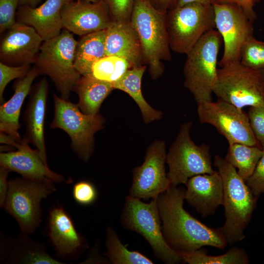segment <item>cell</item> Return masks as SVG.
I'll use <instances>...</instances> for the list:
<instances>
[{"mask_svg": "<svg viewBox=\"0 0 264 264\" xmlns=\"http://www.w3.org/2000/svg\"><path fill=\"white\" fill-rule=\"evenodd\" d=\"M185 189L171 186L156 199L164 237L176 252L209 246L223 249L227 243L220 227L214 228L193 217L183 207Z\"/></svg>", "mask_w": 264, "mask_h": 264, "instance_id": "1", "label": "cell"}, {"mask_svg": "<svg viewBox=\"0 0 264 264\" xmlns=\"http://www.w3.org/2000/svg\"><path fill=\"white\" fill-rule=\"evenodd\" d=\"M214 165L223 186L225 221L220 228L227 244L233 245L244 238V231L251 220L258 197L224 158L216 155Z\"/></svg>", "mask_w": 264, "mask_h": 264, "instance_id": "2", "label": "cell"}, {"mask_svg": "<svg viewBox=\"0 0 264 264\" xmlns=\"http://www.w3.org/2000/svg\"><path fill=\"white\" fill-rule=\"evenodd\" d=\"M166 16L167 11L148 0H134L130 22L139 39L144 62L154 79L164 71L162 61L172 59Z\"/></svg>", "mask_w": 264, "mask_h": 264, "instance_id": "3", "label": "cell"}, {"mask_svg": "<svg viewBox=\"0 0 264 264\" xmlns=\"http://www.w3.org/2000/svg\"><path fill=\"white\" fill-rule=\"evenodd\" d=\"M221 41L217 30H210L186 54L183 67L184 85L192 93L197 104L212 101Z\"/></svg>", "mask_w": 264, "mask_h": 264, "instance_id": "4", "label": "cell"}, {"mask_svg": "<svg viewBox=\"0 0 264 264\" xmlns=\"http://www.w3.org/2000/svg\"><path fill=\"white\" fill-rule=\"evenodd\" d=\"M77 43L71 32L65 29L43 42L34 63L40 74L48 76L61 97L66 100L81 76L74 64Z\"/></svg>", "mask_w": 264, "mask_h": 264, "instance_id": "5", "label": "cell"}, {"mask_svg": "<svg viewBox=\"0 0 264 264\" xmlns=\"http://www.w3.org/2000/svg\"><path fill=\"white\" fill-rule=\"evenodd\" d=\"M121 223L124 228L142 236L152 248L154 256L164 263L175 264L182 262L178 253L165 239L156 199L145 203L130 195L127 196Z\"/></svg>", "mask_w": 264, "mask_h": 264, "instance_id": "6", "label": "cell"}, {"mask_svg": "<svg viewBox=\"0 0 264 264\" xmlns=\"http://www.w3.org/2000/svg\"><path fill=\"white\" fill-rule=\"evenodd\" d=\"M171 50L186 55L206 32L216 28L213 5L190 3L167 12Z\"/></svg>", "mask_w": 264, "mask_h": 264, "instance_id": "7", "label": "cell"}, {"mask_svg": "<svg viewBox=\"0 0 264 264\" xmlns=\"http://www.w3.org/2000/svg\"><path fill=\"white\" fill-rule=\"evenodd\" d=\"M54 182L16 177L8 180L3 208L14 218L22 231L35 232L42 221L41 202L56 191Z\"/></svg>", "mask_w": 264, "mask_h": 264, "instance_id": "8", "label": "cell"}, {"mask_svg": "<svg viewBox=\"0 0 264 264\" xmlns=\"http://www.w3.org/2000/svg\"><path fill=\"white\" fill-rule=\"evenodd\" d=\"M192 126L191 121L181 125L166 155V162L169 166L167 176L171 186L186 185L194 176L212 174L216 171L213 169L209 146L205 143L197 145L191 138Z\"/></svg>", "mask_w": 264, "mask_h": 264, "instance_id": "9", "label": "cell"}, {"mask_svg": "<svg viewBox=\"0 0 264 264\" xmlns=\"http://www.w3.org/2000/svg\"><path fill=\"white\" fill-rule=\"evenodd\" d=\"M213 93L240 110L264 105V82L259 70L240 62L218 68Z\"/></svg>", "mask_w": 264, "mask_h": 264, "instance_id": "10", "label": "cell"}, {"mask_svg": "<svg viewBox=\"0 0 264 264\" xmlns=\"http://www.w3.org/2000/svg\"><path fill=\"white\" fill-rule=\"evenodd\" d=\"M54 113L51 129H60L71 139V147L83 161L89 158L93 149L94 135L102 129L104 119L99 113L95 115L83 113L77 104L54 94Z\"/></svg>", "mask_w": 264, "mask_h": 264, "instance_id": "11", "label": "cell"}, {"mask_svg": "<svg viewBox=\"0 0 264 264\" xmlns=\"http://www.w3.org/2000/svg\"><path fill=\"white\" fill-rule=\"evenodd\" d=\"M197 113L200 123L214 126L229 145L242 143L261 147L243 110L218 99L198 104Z\"/></svg>", "mask_w": 264, "mask_h": 264, "instance_id": "12", "label": "cell"}, {"mask_svg": "<svg viewBox=\"0 0 264 264\" xmlns=\"http://www.w3.org/2000/svg\"><path fill=\"white\" fill-rule=\"evenodd\" d=\"M213 7L216 28L224 44L223 53L219 65L221 67L239 63L243 44L253 36V22L236 4L216 3Z\"/></svg>", "mask_w": 264, "mask_h": 264, "instance_id": "13", "label": "cell"}, {"mask_svg": "<svg viewBox=\"0 0 264 264\" xmlns=\"http://www.w3.org/2000/svg\"><path fill=\"white\" fill-rule=\"evenodd\" d=\"M166 155L163 141L156 140L148 148L144 162L133 170L130 196L154 199L171 186L165 168Z\"/></svg>", "mask_w": 264, "mask_h": 264, "instance_id": "14", "label": "cell"}, {"mask_svg": "<svg viewBox=\"0 0 264 264\" xmlns=\"http://www.w3.org/2000/svg\"><path fill=\"white\" fill-rule=\"evenodd\" d=\"M61 14L63 28L81 36L106 29L112 22L103 0H72L63 7Z\"/></svg>", "mask_w": 264, "mask_h": 264, "instance_id": "15", "label": "cell"}, {"mask_svg": "<svg viewBox=\"0 0 264 264\" xmlns=\"http://www.w3.org/2000/svg\"><path fill=\"white\" fill-rule=\"evenodd\" d=\"M47 235L58 257L76 260L88 248L85 238L78 232L70 215L61 205L49 211Z\"/></svg>", "mask_w": 264, "mask_h": 264, "instance_id": "16", "label": "cell"}, {"mask_svg": "<svg viewBox=\"0 0 264 264\" xmlns=\"http://www.w3.org/2000/svg\"><path fill=\"white\" fill-rule=\"evenodd\" d=\"M43 42L34 28L16 22L1 42L0 62L11 66L34 64Z\"/></svg>", "mask_w": 264, "mask_h": 264, "instance_id": "17", "label": "cell"}, {"mask_svg": "<svg viewBox=\"0 0 264 264\" xmlns=\"http://www.w3.org/2000/svg\"><path fill=\"white\" fill-rule=\"evenodd\" d=\"M28 141L23 137L15 146V152H1L0 165L22 177L35 180H51L54 182H66L63 176L50 170L44 161L40 152L32 149Z\"/></svg>", "mask_w": 264, "mask_h": 264, "instance_id": "18", "label": "cell"}, {"mask_svg": "<svg viewBox=\"0 0 264 264\" xmlns=\"http://www.w3.org/2000/svg\"><path fill=\"white\" fill-rule=\"evenodd\" d=\"M185 199L204 218L214 214L223 203L222 178L216 171L190 178L186 184Z\"/></svg>", "mask_w": 264, "mask_h": 264, "instance_id": "19", "label": "cell"}, {"mask_svg": "<svg viewBox=\"0 0 264 264\" xmlns=\"http://www.w3.org/2000/svg\"><path fill=\"white\" fill-rule=\"evenodd\" d=\"M74 0H45L41 5L32 7L20 5L17 16L19 22L30 25L44 41L58 36L63 28L61 12L63 7Z\"/></svg>", "mask_w": 264, "mask_h": 264, "instance_id": "20", "label": "cell"}, {"mask_svg": "<svg viewBox=\"0 0 264 264\" xmlns=\"http://www.w3.org/2000/svg\"><path fill=\"white\" fill-rule=\"evenodd\" d=\"M105 49L106 56L124 58L133 67L144 65L140 42L130 22L112 21L106 29Z\"/></svg>", "mask_w": 264, "mask_h": 264, "instance_id": "21", "label": "cell"}, {"mask_svg": "<svg viewBox=\"0 0 264 264\" xmlns=\"http://www.w3.org/2000/svg\"><path fill=\"white\" fill-rule=\"evenodd\" d=\"M47 93L48 83L44 78L32 90L24 115L26 131L24 137L36 147L46 164L44 125Z\"/></svg>", "mask_w": 264, "mask_h": 264, "instance_id": "22", "label": "cell"}, {"mask_svg": "<svg viewBox=\"0 0 264 264\" xmlns=\"http://www.w3.org/2000/svg\"><path fill=\"white\" fill-rule=\"evenodd\" d=\"M40 74L37 68L31 69L27 75L15 84L11 98L0 107V131L14 137L18 142L22 138L19 133V117L23 102L30 92L32 84Z\"/></svg>", "mask_w": 264, "mask_h": 264, "instance_id": "23", "label": "cell"}, {"mask_svg": "<svg viewBox=\"0 0 264 264\" xmlns=\"http://www.w3.org/2000/svg\"><path fill=\"white\" fill-rule=\"evenodd\" d=\"M114 88L111 83L91 77L81 76L73 90L79 97L77 105L84 114L95 115L106 97Z\"/></svg>", "mask_w": 264, "mask_h": 264, "instance_id": "24", "label": "cell"}, {"mask_svg": "<svg viewBox=\"0 0 264 264\" xmlns=\"http://www.w3.org/2000/svg\"><path fill=\"white\" fill-rule=\"evenodd\" d=\"M147 66L142 65L128 69L117 81L111 84L114 89L129 94L136 102L144 121L149 123L160 119L162 112L153 108L145 99L141 90V80Z\"/></svg>", "mask_w": 264, "mask_h": 264, "instance_id": "25", "label": "cell"}, {"mask_svg": "<svg viewBox=\"0 0 264 264\" xmlns=\"http://www.w3.org/2000/svg\"><path fill=\"white\" fill-rule=\"evenodd\" d=\"M106 29L82 36L77 41L74 66L81 76H88L93 65L106 56Z\"/></svg>", "mask_w": 264, "mask_h": 264, "instance_id": "26", "label": "cell"}, {"mask_svg": "<svg viewBox=\"0 0 264 264\" xmlns=\"http://www.w3.org/2000/svg\"><path fill=\"white\" fill-rule=\"evenodd\" d=\"M28 235L22 231L19 234L6 264H64L51 257L44 245L33 241Z\"/></svg>", "mask_w": 264, "mask_h": 264, "instance_id": "27", "label": "cell"}, {"mask_svg": "<svg viewBox=\"0 0 264 264\" xmlns=\"http://www.w3.org/2000/svg\"><path fill=\"white\" fill-rule=\"evenodd\" d=\"M264 153L259 146L242 143L229 145L225 159L236 169L240 176L246 182L253 174Z\"/></svg>", "mask_w": 264, "mask_h": 264, "instance_id": "28", "label": "cell"}, {"mask_svg": "<svg viewBox=\"0 0 264 264\" xmlns=\"http://www.w3.org/2000/svg\"><path fill=\"white\" fill-rule=\"evenodd\" d=\"M182 262L189 264H247L249 260L246 251L242 248L233 247L225 254L209 256L207 251L200 248L189 252H178Z\"/></svg>", "mask_w": 264, "mask_h": 264, "instance_id": "29", "label": "cell"}, {"mask_svg": "<svg viewBox=\"0 0 264 264\" xmlns=\"http://www.w3.org/2000/svg\"><path fill=\"white\" fill-rule=\"evenodd\" d=\"M106 255L113 264H153L143 254L129 250L121 242L114 230L108 226L106 231Z\"/></svg>", "mask_w": 264, "mask_h": 264, "instance_id": "30", "label": "cell"}, {"mask_svg": "<svg viewBox=\"0 0 264 264\" xmlns=\"http://www.w3.org/2000/svg\"><path fill=\"white\" fill-rule=\"evenodd\" d=\"M133 67L125 59L116 56H106L92 66L89 77L112 84Z\"/></svg>", "mask_w": 264, "mask_h": 264, "instance_id": "31", "label": "cell"}, {"mask_svg": "<svg viewBox=\"0 0 264 264\" xmlns=\"http://www.w3.org/2000/svg\"><path fill=\"white\" fill-rule=\"evenodd\" d=\"M240 63L252 69H264V42L253 36L248 39L241 49Z\"/></svg>", "mask_w": 264, "mask_h": 264, "instance_id": "32", "label": "cell"}, {"mask_svg": "<svg viewBox=\"0 0 264 264\" xmlns=\"http://www.w3.org/2000/svg\"><path fill=\"white\" fill-rule=\"evenodd\" d=\"M29 65L11 66L0 62V102L5 103L3 94L5 87L12 80L25 77L30 70Z\"/></svg>", "mask_w": 264, "mask_h": 264, "instance_id": "33", "label": "cell"}, {"mask_svg": "<svg viewBox=\"0 0 264 264\" xmlns=\"http://www.w3.org/2000/svg\"><path fill=\"white\" fill-rule=\"evenodd\" d=\"M112 22H130L134 0H103Z\"/></svg>", "mask_w": 264, "mask_h": 264, "instance_id": "34", "label": "cell"}, {"mask_svg": "<svg viewBox=\"0 0 264 264\" xmlns=\"http://www.w3.org/2000/svg\"><path fill=\"white\" fill-rule=\"evenodd\" d=\"M72 196L77 203L81 205H89L96 200L98 193L93 183L83 180L78 181L73 185Z\"/></svg>", "mask_w": 264, "mask_h": 264, "instance_id": "35", "label": "cell"}, {"mask_svg": "<svg viewBox=\"0 0 264 264\" xmlns=\"http://www.w3.org/2000/svg\"><path fill=\"white\" fill-rule=\"evenodd\" d=\"M247 114L255 136L261 147L264 149V105L250 107Z\"/></svg>", "mask_w": 264, "mask_h": 264, "instance_id": "36", "label": "cell"}, {"mask_svg": "<svg viewBox=\"0 0 264 264\" xmlns=\"http://www.w3.org/2000/svg\"><path fill=\"white\" fill-rule=\"evenodd\" d=\"M20 0H0V32L11 28L16 23V10Z\"/></svg>", "mask_w": 264, "mask_h": 264, "instance_id": "37", "label": "cell"}, {"mask_svg": "<svg viewBox=\"0 0 264 264\" xmlns=\"http://www.w3.org/2000/svg\"><path fill=\"white\" fill-rule=\"evenodd\" d=\"M263 150V154L253 174L246 181L253 194L257 197L261 194H264V149Z\"/></svg>", "mask_w": 264, "mask_h": 264, "instance_id": "38", "label": "cell"}, {"mask_svg": "<svg viewBox=\"0 0 264 264\" xmlns=\"http://www.w3.org/2000/svg\"><path fill=\"white\" fill-rule=\"evenodd\" d=\"M259 0H217V3L235 4L240 6L252 22L256 18L254 6Z\"/></svg>", "mask_w": 264, "mask_h": 264, "instance_id": "39", "label": "cell"}, {"mask_svg": "<svg viewBox=\"0 0 264 264\" xmlns=\"http://www.w3.org/2000/svg\"><path fill=\"white\" fill-rule=\"evenodd\" d=\"M11 172L8 169L0 167V207H3L8 190V180L7 177Z\"/></svg>", "mask_w": 264, "mask_h": 264, "instance_id": "40", "label": "cell"}, {"mask_svg": "<svg viewBox=\"0 0 264 264\" xmlns=\"http://www.w3.org/2000/svg\"><path fill=\"white\" fill-rule=\"evenodd\" d=\"M199 3L205 5H213L217 0H177L175 6H181L190 3Z\"/></svg>", "mask_w": 264, "mask_h": 264, "instance_id": "41", "label": "cell"}, {"mask_svg": "<svg viewBox=\"0 0 264 264\" xmlns=\"http://www.w3.org/2000/svg\"><path fill=\"white\" fill-rule=\"evenodd\" d=\"M177 0H156V7L159 9L167 11L175 6Z\"/></svg>", "mask_w": 264, "mask_h": 264, "instance_id": "42", "label": "cell"}, {"mask_svg": "<svg viewBox=\"0 0 264 264\" xmlns=\"http://www.w3.org/2000/svg\"><path fill=\"white\" fill-rule=\"evenodd\" d=\"M43 0H20V5H26L35 7Z\"/></svg>", "mask_w": 264, "mask_h": 264, "instance_id": "43", "label": "cell"}, {"mask_svg": "<svg viewBox=\"0 0 264 264\" xmlns=\"http://www.w3.org/2000/svg\"><path fill=\"white\" fill-rule=\"evenodd\" d=\"M262 78L264 82V69L260 70Z\"/></svg>", "mask_w": 264, "mask_h": 264, "instance_id": "44", "label": "cell"}, {"mask_svg": "<svg viewBox=\"0 0 264 264\" xmlns=\"http://www.w3.org/2000/svg\"><path fill=\"white\" fill-rule=\"evenodd\" d=\"M84 0L88 2H96L97 1H99L100 0Z\"/></svg>", "mask_w": 264, "mask_h": 264, "instance_id": "45", "label": "cell"}, {"mask_svg": "<svg viewBox=\"0 0 264 264\" xmlns=\"http://www.w3.org/2000/svg\"><path fill=\"white\" fill-rule=\"evenodd\" d=\"M153 5L156 7V0H148Z\"/></svg>", "mask_w": 264, "mask_h": 264, "instance_id": "46", "label": "cell"}]
</instances>
